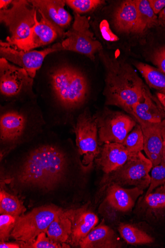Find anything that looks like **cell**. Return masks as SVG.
I'll return each mask as SVG.
<instances>
[{"instance_id":"8992f818","label":"cell","mask_w":165,"mask_h":248,"mask_svg":"<svg viewBox=\"0 0 165 248\" xmlns=\"http://www.w3.org/2000/svg\"><path fill=\"white\" fill-rule=\"evenodd\" d=\"M63 210L53 205H45L18 216L11 236L23 243L20 247L30 244L40 233H46L52 221Z\"/></svg>"},{"instance_id":"7402d4cb","label":"cell","mask_w":165,"mask_h":248,"mask_svg":"<svg viewBox=\"0 0 165 248\" xmlns=\"http://www.w3.org/2000/svg\"><path fill=\"white\" fill-rule=\"evenodd\" d=\"M70 213L71 210H63L57 216L46 233L50 239L61 244L69 243L72 231Z\"/></svg>"},{"instance_id":"9c48e42d","label":"cell","mask_w":165,"mask_h":248,"mask_svg":"<svg viewBox=\"0 0 165 248\" xmlns=\"http://www.w3.org/2000/svg\"><path fill=\"white\" fill-rule=\"evenodd\" d=\"M67 38L61 43L64 50L84 55L93 61L95 54L102 51L101 43L90 30L88 18L75 13V21L72 28L65 32Z\"/></svg>"},{"instance_id":"ac0fdd59","label":"cell","mask_w":165,"mask_h":248,"mask_svg":"<svg viewBox=\"0 0 165 248\" xmlns=\"http://www.w3.org/2000/svg\"><path fill=\"white\" fill-rule=\"evenodd\" d=\"M108 186L106 201L115 210L121 212L131 211L138 197L144 192V190L135 187L127 189L116 184Z\"/></svg>"},{"instance_id":"5b68a950","label":"cell","mask_w":165,"mask_h":248,"mask_svg":"<svg viewBox=\"0 0 165 248\" xmlns=\"http://www.w3.org/2000/svg\"><path fill=\"white\" fill-rule=\"evenodd\" d=\"M73 129L78 154L82 157L81 169L86 173L91 170L101 151L96 115H92L88 108L85 109L77 118Z\"/></svg>"},{"instance_id":"3957f363","label":"cell","mask_w":165,"mask_h":248,"mask_svg":"<svg viewBox=\"0 0 165 248\" xmlns=\"http://www.w3.org/2000/svg\"><path fill=\"white\" fill-rule=\"evenodd\" d=\"M100 52L106 71L105 104L120 107L132 117L133 107L144 100L149 89L130 65Z\"/></svg>"},{"instance_id":"5bb4252c","label":"cell","mask_w":165,"mask_h":248,"mask_svg":"<svg viewBox=\"0 0 165 248\" xmlns=\"http://www.w3.org/2000/svg\"><path fill=\"white\" fill-rule=\"evenodd\" d=\"M134 119L142 129L144 150L154 167L160 164L162 158L165 141V120L159 123H150Z\"/></svg>"},{"instance_id":"2e32d148","label":"cell","mask_w":165,"mask_h":248,"mask_svg":"<svg viewBox=\"0 0 165 248\" xmlns=\"http://www.w3.org/2000/svg\"><path fill=\"white\" fill-rule=\"evenodd\" d=\"M39 14H42L56 27L64 32L72 17L64 8L66 1L62 0H32L29 1Z\"/></svg>"},{"instance_id":"cb8c5ba5","label":"cell","mask_w":165,"mask_h":248,"mask_svg":"<svg viewBox=\"0 0 165 248\" xmlns=\"http://www.w3.org/2000/svg\"><path fill=\"white\" fill-rule=\"evenodd\" d=\"M144 206L147 214L156 220L165 216V184L145 196Z\"/></svg>"},{"instance_id":"8fae6325","label":"cell","mask_w":165,"mask_h":248,"mask_svg":"<svg viewBox=\"0 0 165 248\" xmlns=\"http://www.w3.org/2000/svg\"><path fill=\"white\" fill-rule=\"evenodd\" d=\"M98 126L100 145L105 143L123 144L137 122L121 112L105 109L96 114Z\"/></svg>"},{"instance_id":"f35d334b","label":"cell","mask_w":165,"mask_h":248,"mask_svg":"<svg viewBox=\"0 0 165 248\" xmlns=\"http://www.w3.org/2000/svg\"><path fill=\"white\" fill-rule=\"evenodd\" d=\"M13 1L11 0H1L0 1V10L7 9V7L12 3Z\"/></svg>"},{"instance_id":"7c38bea8","label":"cell","mask_w":165,"mask_h":248,"mask_svg":"<svg viewBox=\"0 0 165 248\" xmlns=\"http://www.w3.org/2000/svg\"><path fill=\"white\" fill-rule=\"evenodd\" d=\"M64 50L62 44L57 43L43 50L23 51L17 49L7 42H0V54L14 64L26 70L33 78L36 77L46 56L53 52Z\"/></svg>"},{"instance_id":"f1b7e54d","label":"cell","mask_w":165,"mask_h":248,"mask_svg":"<svg viewBox=\"0 0 165 248\" xmlns=\"http://www.w3.org/2000/svg\"><path fill=\"white\" fill-rule=\"evenodd\" d=\"M101 0H66V4L80 15L95 11L105 3Z\"/></svg>"},{"instance_id":"d6986e66","label":"cell","mask_w":165,"mask_h":248,"mask_svg":"<svg viewBox=\"0 0 165 248\" xmlns=\"http://www.w3.org/2000/svg\"><path fill=\"white\" fill-rule=\"evenodd\" d=\"M81 248H119L122 244L114 231L107 225L101 223L94 228L80 242Z\"/></svg>"},{"instance_id":"4fadbf2b","label":"cell","mask_w":165,"mask_h":248,"mask_svg":"<svg viewBox=\"0 0 165 248\" xmlns=\"http://www.w3.org/2000/svg\"><path fill=\"white\" fill-rule=\"evenodd\" d=\"M40 14V20L36 21L29 37L16 43L12 46L13 47L25 52L30 51L49 45L58 37L64 36L65 32L56 27L42 14Z\"/></svg>"},{"instance_id":"e575fe53","label":"cell","mask_w":165,"mask_h":248,"mask_svg":"<svg viewBox=\"0 0 165 248\" xmlns=\"http://www.w3.org/2000/svg\"><path fill=\"white\" fill-rule=\"evenodd\" d=\"M103 30V35L105 39L108 41H116L118 39L117 37L113 34L110 30H109L106 28V26L105 27H101V31Z\"/></svg>"},{"instance_id":"e0dca14e","label":"cell","mask_w":165,"mask_h":248,"mask_svg":"<svg viewBox=\"0 0 165 248\" xmlns=\"http://www.w3.org/2000/svg\"><path fill=\"white\" fill-rule=\"evenodd\" d=\"M72 231L69 243L79 247L80 242L95 228L99 222L97 216L86 207L71 210Z\"/></svg>"},{"instance_id":"484cf974","label":"cell","mask_w":165,"mask_h":248,"mask_svg":"<svg viewBox=\"0 0 165 248\" xmlns=\"http://www.w3.org/2000/svg\"><path fill=\"white\" fill-rule=\"evenodd\" d=\"M135 65L150 87L165 94V75L158 69L143 62L136 63Z\"/></svg>"},{"instance_id":"7a4b0ae2","label":"cell","mask_w":165,"mask_h":248,"mask_svg":"<svg viewBox=\"0 0 165 248\" xmlns=\"http://www.w3.org/2000/svg\"><path fill=\"white\" fill-rule=\"evenodd\" d=\"M48 81L53 101L60 111L59 125L75 124V112L87 102L90 86L86 74L73 65L62 64L51 70Z\"/></svg>"},{"instance_id":"f546056e","label":"cell","mask_w":165,"mask_h":248,"mask_svg":"<svg viewBox=\"0 0 165 248\" xmlns=\"http://www.w3.org/2000/svg\"><path fill=\"white\" fill-rule=\"evenodd\" d=\"M165 184V141L163 149L162 158L160 164L152 168L151 182L145 195L151 193L157 187Z\"/></svg>"},{"instance_id":"74e56055","label":"cell","mask_w":165,"mask_h":248,"mask_svg":"<svg viewBox=\"0 0 165 248\" xmlns=\"http://www.w3.org/2000/svg\"><path fill=\"white\" fill-rule=\"evenodd\" d=\"M156 97L162 106L165 110V94L158 92L156 93Z\"/></svg>"},{"instance_id":"603a6c76","label":"cell","mask_w":165,"mask_h":248,"mask_svg":"<svg viewBox=\"0 0 165 248\" xmlns=\"http://www.w3.org/2000/svg\"><path fill=\"white\" fill-rule=\"evenodd\" d=\"M135 2L138 11V17L134 33L142 35L150 29L160 26L158 17L151 9L148 0H136Z\"/></svg>"},{"instance_id":"52a82bcc","label":"cell","mask_w":165,"mask_h":248,"mask_svg":"<svg viewBox=\"0 0 165 248\" xmlns=\"http://www.w3.org/2000/svg\"><path fill=\"white\" fill-rule=\"evenodd\" d=\"M10 8L0 10V21L8 29L7 43L14 46L28 38L36 24L37 11L29 1H13Z\"/></svg>"},{"instance_id":"83f0119b","label":"cell","mask_w":165,"mask_h":248,"mask_svg":"<svg viewBox=\"0 0 165 248\" xmlns=\"http://www.w3.org/2000/svg\"><path fill=\"white\" fill-rule=\"evenodd\" d=\"M122 144L132 153H138L144 150V135L138 124L128 135Z\"/></svg>"},{"instance_id":"ffe728a7","label":"cell","mask_w":165,"mask_h":248,"mask_svg":"<svg viewBox=\"0 0 165 248\" xmlns=\"http://www.w3.org/2000/svg\"><path fill=\"white\" fill-rule=\"evenodd\" d=\"M134 119L150 122L159 123L165 120V110L157 98L153 97L150 90L144 100L133 107Z\"/></svg>"},{"instance_id":"ba28073f","label":"cell","mask_w":165,"mask_h":248,"mask_svg":"<svg viewBox=\"0 0 165 248\" xmlns=\"http://www.w3.org/2000/svg\"><path fill=\"white\" fill-rule=\"evenodd\" d=\"M152 168L151 161L141 152L134 153L121 167L105 174L102 183L108 186H134L144 190L150 186L149 173Z\"/></svg>"},{"instance_id":"44dd1931","label":"cell","mask_w":165,"mask_h":248,"mask_svg":"<svg viewBox=\"0 0 165 248\" xmlns=\"http://www.w3.org/2000/svg\"><path fill=\"white\" fill-rule=\"evenodd\" d=\"M138 17L135 1H125L115 10L113 15L114 26L118 32L134 33Z\"/></svg>"},{"instance_id":"1f68e13d","label":"cell","mask_w":165,"mask_h":248,"mask_svg":"<svg viewBox=\"0 0 165 248\" xmlns=\"http://www.w3.org/2000/svg\"><path fill=\"white\" fill-rule=\"evenodd\" d=\"M21 247L31 248H70V246L66 243L61 244L53 241L48 236H46L45 232L40 233L33 243L22 246Z\"/></svg>"},{"instance_id":"d4e9b609","label":"cell","mask_w":165,"mask_h":248,"mask_svg":"<svg viewBox=\"0 0 165 248\" xmlns=\"http://www.w3.org/2000/svg\"><path fill=\"white\" fill-rule=\"evenodd\" d=\"M119 231L122 238L130 245H149L155 241L154 238L147 232L134 224L122 223L120 225Z\"/></svg>"},{"instance_id":"6da1fadb","label":"cell","mask_w":165,"mask_h":248,"mask_svg":"<svg viewBox=\"0 0 165 248\" xmlns=\"http://www.w3.org/2000/svg\"><path fill=\"white\" fill-rule=\"evenodd\" d=\"M71 166L70 155L60 144L41 143L23 155L8 175L23 187L51 191L65 181Z\"/></svg>"},{"instance_id":"9a60e30c","label":"cell","mask_w":165,"mask_h":248,"mask_svg":"<svg viewBox=\"0 0 165 248\" xmlns=\"http://www.w3.org/2000/svg\"><path fill=\"white\" fill-rule=\"evenodd\" d=\"M134 153L122 144L105 143L96 162L105 174H108L121 167Z\"/></svg>"},{"instance_id":"8d00e7d4","label":"cell","mask_w":165,"mask_h":248,"mask_svg":"<svg viewBox=\"0 0 165 248\" xmlns=\"http://www.w3.org/2000/svg\"><path fill=\"white\" fill-rule=\"evenodd\" d=\"M158 17L160 25L165 27V8L159 13Z\"/></svg>"},{"instance_id":"4316f807","label":"cell","mask_w":165,"mask_h":248,"mask_svg":"<svg viewBox=\"0 0 165 248\" xmlns=\"http://www.w3.org/2000/svg\"><path fill=\"white\" fill-rule=\"evenodd\" d=\"M22 202L4 190L0 192V214L17 217L26 211Z\"/></svg>"},{"instance_id":"277c9868","label":"cell","mask_w":165,"mask_h":248,"mask_svg":"<svg viewBox=\"0 0 165 248\" xmlns=\"http://www.w3.org/2000/svg\"><path fill=\"white\" fill-rule=\"evenodd\" d=\"M42 115L15 108L2 109L0 116V139L12 147L25 139L42 132L46 125Z\"/></svg>"},{"instance_id":"30bf717a","label":"cell","mask_w":165,"mask_h":248,"mask_svg":"<svg viewBox=\"0 0 165 248\" xmlns=\"http://www.w3.org/2000/svg\"><path fill=\"white\" fill-rule=\"evenodd\" d=\"M34 78L21 67L5 58L0 59V93L7 99H19L32 94Z\"/></svg>"},{"instance_id":"4dcf8cb0","label":"cell","mask_w":165,"mask_h":248,"mask_svg":"<svg viewBox=\"0 0 165 248\" xmlns=\"http://www.w3.org/2000/svg\"><path fill=\"white\" fill-rule=\"evenodd\" d=\"M16 217L2 214L0 216V240L7 241L11 236L16 219Z\"/></svg>"},{"instance_id":"d6a6232c","label":"cell","mask_w":165,"mask_h":248,"mask_svg":"<svg viewBox=\"0 0 165 248\" xmlns=\"http://www.w3.org/2000/svg\"><path fill=\"white\" fill-rule=\"evenodd\" d=\"M153 63L158 69L165 75V46L156 50L152 56Z\"/></svg>"},{"instance_id":"836d02e7","label":"cell","mask_w":165,"mask_h":248,"mask_svg":"<svg viewBox=\"0 0 165 248\" xmlns=\"http://www.w3.org/2000/svg\"><path fill=\"white\" fill-rule=\"evenodd\" d=\"M149 2L155 15L159 14L165 8V0H149Z\"/></svg>"},{"instance_id":"d590c367","label":"cell","mask_w":165,"mask_h":248,"mask_svg":"<svg viewBox=\"0 0 165 248\" xmlns=\"http://www.w3.org/2000/svg\"><path fill=\"white\" fill-rule=\"evenodd\" d=\"M20 246L15 243H7L6 242H1L0 243V248H19Z\"/></svg>"}]
</instances>
